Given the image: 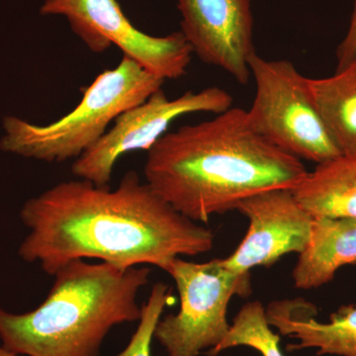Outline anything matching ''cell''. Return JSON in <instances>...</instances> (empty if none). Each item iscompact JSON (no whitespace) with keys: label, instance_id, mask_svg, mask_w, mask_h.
Wrapping results in <instances>:
<instances>
[{"label":"cell","instance_id":"obj_5","mask_svg":"<svg viewBox=\"0 0 356 356\" xmlns=\"http://www.w3.org/2000/svg\"><path fill=\"white\" fill-rule=\"evenodd\" d=\"M255 96L247 110L252 129L273 146L316 165L341 156L312 97L308 77L287 60H250Z\"/></svg>","mask_w":356,"mask_h":356},{"label":"cell","instance_id":"obj_8","mask_svg":"<svg viewBox=\"0 0 356 356\" xmlns=\"http://www.w3.org/2000/svg\"><path fill=\"white\" fill-rule=\"evenodd\" d=\"M232 105V95L216 86L198 92L187 91L175 99H170L161 88L142 104L117 117L113 127L74 161L72 175L97 186H109L115 163L123 154L149 151L179 117L199 112L220 114Z\"/></svg>","mask_w":356,"mask_h":356},{"label":"cell","instance_id":"obj_16","mask_svg":"<svg viewBox=\"0 0 356 356\" xmlns=\"http://www.w3.org/2000/svg\"><path fill=\"white\" fill-rule=\"evenodd\" d=\"M170 289L163 282H158L151 290L149 298L142 306L140 324L134 332L125 350L116 356H152L151 344L154 327L163 315L165 307L172 300Z\"/></svg>","mask_w":356,"mask_h":356},{"label":"cell","instance_id":"obj_3","mask_svg":"<svg viewBox=\"0 0 356 356\" xmlns=\"http://www.w3.org/2000/svg\"><path fill=\"white\" fill-rule=\"evenodd\" d=\"M149 275L147 267L67 262L36 309L13 314L0 308L2 346L17 355L98 356L112 327L140 321L138 294Z\"/></svg>","mask_w":356,"mask_h":356},{"label":"cell","instance_id":"obj_6","mask_svg":"<svg viewBox=\"0 0 356 356\" xmlns=\"http://www.w3.org/2000/svg\"><path fill=\"white\" fill-rule=\"evenodd\" d=\"M165 271L177 285L180 308L159 321L154 339L168 356H198L216 348L231 325L227 320L229 301L252 293L250 273H233L220 259L192 262L181 257Z\"/></svg>","mask_w":356,"mask_h":356},{"label":"cell","instance_id":"obj_12","mask_svg":"<svg viewBox=\"0 0 356 356\" xmlns=\"http://www.w3.org/2000/svg\"><path fill=\"white\" fill-rule=\"evenodd\" d=\"M356 264V220L314 217L310 240L293 268L294 287L314 289L331 282L341 267Z\"/></svg>","mask_w":356,"mask_h":356},{"label":"cell","instance_id":"obj_7","mask_svg":"<svg viewBox=\"0 0 356 356\" xmlns=\"http://www.w3.org/2000/svg\"><path fill=\"white\" fill-rule=\"evenodd\" d=\"M40 14L64 16L89 50L102 53L115 44L163 81L185 76L191 63L193 53L181 32L146 34L128 19L117 0H44Z\"/></svg>","mask_w":356,"mask_h":356},{"label":"cell","instance_id":"obj_14","mask_svg":"<svg viewBox=\"0 0 356 356\" xmlns=\"http://www.w3.org/2000/svg\"><path fill=\"white\" fill-rule=\"evenodd\" d=\"M312 97L341 154H356V58L334 74L309 79Z\"/></svg>","mask_w":356,"mask_h":356},{"label":"cell","instance_id":"obj_2","mask_svg":"<svg viewBox=\"0 0 356 356\" xmlns=\"http://www.w3.org/2000/svg\"><path fill=\"white\" fill-rule=\"evenodd\" d=\"M301 159L255 132L247 110L166 133L147 151L145 178L163 200L195 222L236 210L243 199L294 188L306 177Z\"/></svg>","mask_w":356,"mask_h":356},{"label":"cell","instance_id":"obj_10","mask_svg":"<svg viewBox=\"0 0 356 356\" xmlns=\"http://www.w3.org/2000/svg\"><path fill=\"white\" fill-rule=\"evenodd\" d=\"M177 8L180 32L192 53L247 86L257 53L250 0H177Z\"/></svg>","mask_w":356,"mask_h":356},{"label":"cell","instance_id":"obj_13","mask_svg":"<svg viewBox=\"0 0 356 356\" xmlns=\"http://www.w3.org/2000/svg\"><path fill=\"white\" fill-rule=\"evenodd\" d=\"M292 191L314 217L356 220V154L317 165Z\"/></svg>","mask_w":356,"mask_h":356},{"label":"cell","instance_id":"obj_4","mask_svg":"<svg viewBox=\"0 0 356 356\" xmlns=\"http://www.w3.org/2000/svg\"><path fill=\"white\" fill-rule=\"evenodd\" d=\"M163 83L123 56L120 64L96 77L76 108L58 120L39 126L6 117L0 149L46 163L76 159L102 139L112 121L146 102Z\"/></svg>","mask_w":356,"mask_h":356},{"label":"cell","instance_id":"obj_9","mask_svg":"<svg viewBox=\"0 0 356 356\" xmlns=\"http://www.w3.org/2000/svg\"><path fill=\"white\" fill-rule=\"evenodd\" d=\"M250 221L235 252L222 259L236 274L271 266L283 255L301 254L310 240L314 216L295 198L292 188H274L243 199L236 209Z\"/></svg>","mask_w":356,"mask_h":356},{"label":"cell","instance_id":"obj_1","mask_svg":"<svg viewBox=\"0 0 356 356\" xmlns=\"http://www.w3.org/2000/svg\"><path fill=\"white\" fill-rule=\"evenodd\" d=\"M20 218L29 234L18 254L50 275L86 259L122 269L151 264L165 270L177 257L214 247L212 229L173 209L135 172L115 189L84 179L60 182L30 198Z\"/></svg>","mask_w":356,"mask_h":356},{"label":"cell","instance_id":"obj_11","mask_svg":"<svg viewBox=\"0 0 356 356\" xmlns=\"http://www.w3.org/2000/svg\"><path fill=\"white\" fill-rule=\"evenodd\" d=\"M270 327L296 339L288 351L315 348L317 355L356 356V304L332 314L327 323L316 320L318 308L298 298L273 301L266 309Z\"/></svg>","mask_w":356,"mask_h":356},{"label":"cell","instance_id":"obj_17","mask_svg":"<svg viewBox=\"0 0 356 356\" xmlns=\"http://www.w3.org/2000/svg\"><path fill=\"white\" fill-rule=\"evenodd\" d=\"M337 69H341L356 58V0L348 32L337 49Z\"/></svg>","mask_w":356,"mask_h":356},{"label":"cell","instance_id":"obj_15","mask_svg":"<svg viewBox=\"0 0 356 356\" xmlns=\"http://www.w3.org/2000/svg\"><path fill=\"white\" fill-rule=\"evenodd\" d=\"M280 344V334L271 330L264 305L259 301L248 302L234 318L228 334L216 348L208 351V355L217 356L236 346H248L262 356H285Z\"/></svg>","mask_w":356,"mask_h":356},{"label":"cell","instance_id":"obj_18","mask_svg":"<svg viewBox=\"0 0 356 356\" xmlns=\"http://www.w3.org/2000/svg\"><path fill=\"white\" fill-rule=\"evenodd\" d=\"M0 356H17V355L7 350L3 346H0Z\"/></svg>","mask_w":356,"mask_h":356}]
</instances>
